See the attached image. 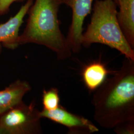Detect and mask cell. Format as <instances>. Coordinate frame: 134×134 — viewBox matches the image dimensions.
<instances>
[{"mask_svg":"<svg viewBox=\"0 0 134 134\" xmlns=\"http://www.w3.org/2000/svg\"><path fill=\"white\" fill-rule=\"evenodd\" d=\"M96 90L94 119L101 127L113 129L134 121V60L125 58L120 69Z\"/></svg>","mask_w":134,"mask_h":134,"instance_id":"6da1fadb","label":"cell"},{"mask_svg":"<svg viewBox=\"0 0 134 134\" xmlns=\"http://www.w3.org/2000/svg\"><path fill=\"white\" fill-rule=\"evenodd\" d=\"M117 19L126 38L134 49V0H117Z\"/></svg>","mask_w":134,"mask_h":134,"instance_id":"9c48e42d","label":"cell"},{"mask_svg":"<svg viewBox=\"0 0 134 134\" xmlns=\"http://www.w3.org/2000/svg\"><path fill=\"white\" fill-rule=\"evenodd\" d=\"M117 7L114 0L95 1L91 22L82 34L81 46L87 48L92 44L100 43L134 60V49L128 42L118 21Z\"/></svg>","mask_w":134,"mask_h":134,"instance_id":"3957f363","label":"cell"},{"mask_svg":"<svg viewBox=\"0 0 134 134\" xmlns=\"http://www.w3.org/2000/svg\"><path fill=\"white\" fill-rule=\"evenodd\" d=\"M40 117L45 118L65 126L71 134H91L99 131L97 127L86 118L71 113L59 106L52 110L39 111Z\"/></svg>","mask_w":134,"mask_h":134,"instance_id":"8992f818","label":"cell"},{"mask_svg":"<svg viewBox=\"0 0 134 134\" xmlns=\"http://www.w3.org/2000/svg\"><path fill=\"white\" fill-rule=\"evenodd\" d=\"M117 5V1L114 0ZM93 0H64V4L72 9V21L66 39L72 53H79L81 49L83 24L86 16L91 14Z\"/></svg>","mask_w":134,"mask_h":134,"instance_id":"5b68a950","label":"cell"},{"mask_svg":"<svg viewBox=\"0 0 134 134\" xmlns=\"http://www.w3.org/2000/svg\"><path fill=\"white\" fill-rule=\"evenodd\" d=\"M108 73L105 66L100 62H93L85 67L82 78L87 88L91 91L96 90L105 80Z\"/></svg>","mask_w":134,"mask_h":134,"instance_id":"30bf717a","label":"cell"},{"mask_svg":"<svg viewBox=\"0 0 134 134\" xmlns=\"http://www.w3.org/2000/svg\"><path fill=\"white\" fill-rule=\"evenodd\" d=\"M34 2V0H27L16 14L5 23L0 24V50L2 45L10 49H14L19 46V29Z\"/></svg>","mask_w":134,"mask_h":134,"instance_id":"52a82bcc","label":"cell"},{"mask_svg":"<svg viewBox=\"0 0 134 134\" xmlns=\"http://www.w3.org/2000/svg\"><path fill=\"white\" fill-rule=\"evenodd\" d=\"M31 87L27 81L17 80L0 91V115L21 103Z\"/></svg>","mask_w":134,"mask_h":134,"instance_id":"ba28073f","label":"cell"},{"mask_svg":"<svg viewBox=\"0 0 134 134\" xmlns=\"http://www.w3.org/2000/svg\"><path fill=\"white\" fill-rule=\"evenodd\" d=\"M113 129L117 134H134V121L125 122L116 126Z\"/></svg>","mask_w":134,"mask_h":134,"instance_id":"7c38bea8","label":"cell"},{"mask_svg":"<svg viewBox=\"0 0 134 134\" xmlns=\"http://www.w3.org/2000/svg\"><path fill=\"white\" fill-rule=\"evenodd\" d=\"M41 118L34 102H22L0 115V134H42Z\"/></svg>","mask_w":134,"mask_h":134,"instance_id":"277c9868","label":"cell"},{"mask_svg":"<svg viewBox=\"0 0 134 134\" xmlns=\"http://www.w3.org/2000/svg\"><path fill=\"white\" fill-rule=\"evenodd\" d=\"M60 97L57 88L52 87L48 91L44 90L42 94L43 109L54 110L60 106Z\"/></svg>","mask_w":134,"mask_h":134,"instance_id":"8fae6325","label":"cell"},{"mask_svg":"<svg viewBox=\"0 0 134 134\" xmlns=\"http://www.w3.org/2000/svg\"><path fill=\"white\" fill-rule=\"evenodd\" d=\"M25 0H0V16L9 13L10 7L15 2H21Z\"/></svg>","mask_w":134,"mask_h":134,"instance_id":"4fadbf2b","label":"cell"},{"mask_svg":"<svg viewBox=\"0 0 134 134\" xmlns=\"http://www.w3.org/2000/svg\"><path fill=\"white\" fill-rule=\"evenodd\" d=\"M64 0H35L29 9V18L19 45L34 43L44 46L56 53L59 60L70 57L72 51L60 28L58 13Z\"/></svg>","mask_w":134,"mask_h":134,"instance_id":"7a4b0ae2","label":"cell"}]
</instances>
